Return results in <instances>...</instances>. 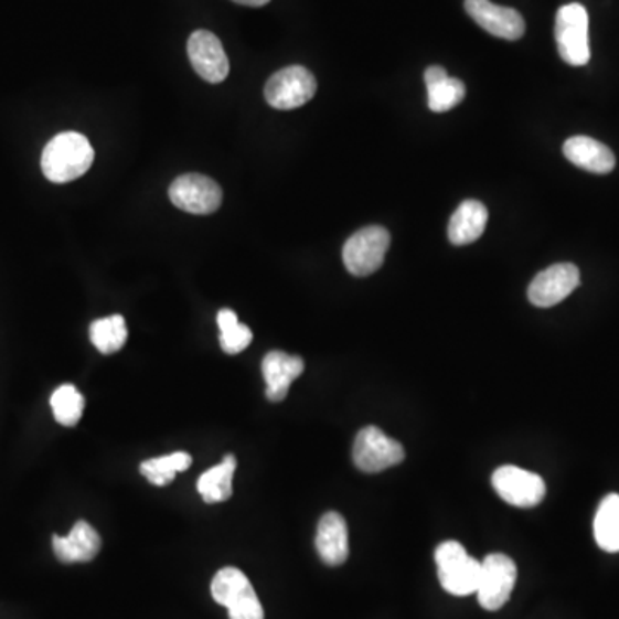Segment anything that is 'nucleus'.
<instances>
[{
    "instance_id": "f257e3e1",
    "label": "nucleus",
    "mask_w": 619,
    "mask_h": 619,
    "mask_svg": "<svg viewBox=\"0 0 619 619\" xmlns=\"http://www.w3.org/2000/svg\"><path fill=\"white\" fill-rule=\"evenodd\" d=\"M95 152L82 132H58L42 153V171L52 183L78 180L94 164Z\"/></svg>"
},
{
    "instance_id": "f03ea898",
    "label": "nucleus",
    "mask_w": 619,
    "mask_h": 619,
    "mask_svg": "<svg viewBox=\"0 0 619 619\" xmlns=\"http://www.w3.org/2000/svg\"><path fill=\"white\" fill-rule=\"evenodd\" d=\"M437 577L446 593L456 597L477 594L482 563L467 553L460 542H442L436 549Z\"/></svg>"
},
{
    "instance_id": "7ed1b4c3",
    "label": "nucleus",
    "mask_w": 619,
    "mask_h": 619,
    "mask_svg": "<svg viewBox=\"0 0 619 619\" xmlns=\"http://www.w3.org/2000/svg\"><path fill=\"white\" fill-rule=\"evenodd\" d=\"M215 602L227 608L230 619H264V608L255 593L254 585L242 569H218L211 585Z\"/></svg>"
},
{
    "instance_id": "20e7f679",
    "label": "nucleus",
    "mask_w": 619,
    "mask_h": 619,
    "mask_svg": "<svg viewBox=\"0 0 619 619\" xmlns=\"http://www.w3.org/2000/svg\"><path fill=\"white\" fill-rule=\"evenodd\" d=\"M557 52L569 66L580 67L590 61L588 45V12L577 2L563 6L556 14Z\"/></svg>"
},
{
    "instance_id": "39448f33",
    "label": "nucleus",
    "mask_w": 619,
    "mask_h": 619,
    "mask_svg": "<svg viewBox=\"0 0 619 619\" xmlns=\"http://www.w3.org/2000/svg\"><path fill=\"white\" fill-rule=\"evenodd\" d=\"M391 245L389 231L369 226L356 231L343 248V262L348 273L356 277L371 276L384 264Z\"/></svg>"
},
{
    "instance_id": "423d86ee",
    "label": "nucleus",
    "mask_w": 619,
    "mask_h": 619,
    "mask_svg": "<svg viewBox=\"0 0 619 619\" xmlns=\"http://www.w3.org/2000/svg\"><path fill=\"white\" fill-rule=\"evenodd\" d=\"M316 92V76L307 67L288 66L270 76L264 95L274 109L292 110L312 100Z\"/></svg>"
},
{
    "instance_id": "0eeeda50",
    "label": "nucleus",
    "mask_w": 619,
    "mask_h": 619,
    "mask_svg": "<svg viewBox=\"0 0 619 619\" xmlns=\"http://www.w3.org/2000/svg\"><path fill=\"white\" fill-rule=\"evenodd\" d=\"M405 448L375 425L360 430L353 445V461L365 473H381L405 460Z\"/></svg>"
},
{
    "instance_id": "6e6552de",
    "label": "nucleus",
    "mask_w": 619,
    "mask_h": 619,
    "mask_svg": "<svg viewBox=\"0 0 619 619\" xmlns=\"http://www.w3.org/2000/svg\"><path fill=\"white\" fill-rule=\"evenodd\" d=\"M519 578V569L506 554H489L482 562L477 597L480 606L488 611H499L510 600L514 584Z\"/></svg>"
},
{
    "instance_id": "1a4fd4ad",
    "label": "nucleus",
    "mask_w": 619,
    "mask_h": 619,
    "mask_svg": "<svg viewBox=\"0 0 619 619\" xmlns=\"http://www.w3.org/2000/svg\"><path fill=\"white\" fill-rule=\"evenodd\" d=\"M492 488L511 506L534 508L545 498V482L537 473L504 465L492 473Z\"/></svg>"
},
{
    "instance_id": "9d476101",
    "label": "nucleus",
    "mask_w": 619,
    "mask_h": 619,
    "mask_svg": "<svg viewBox=\"0 0 619 619\" xmlns=\"http://www.w3.org/2000/svg\"><path fill=\"white\" fill-rule=\"evenodd\" d=\"M169 199L181 211L206 215L223 203V190L209 175L183 174L169 188Z\"/></svg>"
},
{
    "instance_id": "9b49d317",
    "label": "nucleus",
    "mask_w": 619,
    "mask_h": 619,
    "mask_svg": "<svg viewBox=\"0 0 619 619\" xmlns=\"http://www.w3.org/2000/svg\"><path fill=\"white\" fill-rule=\"evenodd\" d=\"M578 286H580V270L577 265H551L530 282L529 300L535 307L551 308L562 303Z\"/></svg>"
},
{
    "instance_id": "f8f14e48",
    "label": "nucleus",
    "mask_w": 619,
    "mask_h": 619,
    "mask_svg": "<svg viewBox=\"0 0 619 619\" xmlns=\"http://www.w3.org/2000/svg\"><path fill=\"white\" fill-rule=\"evenodd\" d=\"M465 11L480 28L503 40L522 39L525 20L516 9L503 8L491 0H465Z\"/></svg>"
},
{
    "instance_id": "ddd939ff",
    "label": "nucleus",
    "mask_w": 619,
    "mask_h": 619,
    "mask_svg": "<svg viewBox=\"0 0 619 619\" xmlns=\"http://www.w3.org/2000/svg\"><path fill=\"white\" fill-rule=\"evenodd\" d=\"M191 66L209 83H223L230 75V58L214 33L199 30L188 40Z\"/></svg>"
},
{
    "instance_id": "4468645a",
    "label": "nucleus",
    "mask_w": 619,
    "mask_h": 619,
    "mask_svg": "<svg viewBox=\"0 0 619 619\" xmlns=\"http://www.w3.org/2000/svg\"><path fill=\"white\" fill-rule=\"evenodd\" d=\"M305 371V362L300 356L288 355L285 351H270L262 362L265 396L273 403H281L288 396L289 387Z\"/></svg>"
},
{
    "instance_id": "2eb2a0df",
    "label": "nucleus",
    "mask_w": 619,
    "mask_h": 619,
    "mask_svg": "<svg viewBox=\"0 0 619 619\" xmlns=\"http://www.w3.org/2000/svg\"><path fill=\"white\" fill-rule=\"evenodd\" d=\"M55 557L58 562L73 565V563H88L98 556L102 549V538L90 523L76 522L70 535L52 537Z\"/></svg>"
},
{
    "instance_id": "dca6fc26",
    "label": "nucleus",
    "mask_w": 619,
    "mask_h": 619,
    "mask_svg": "<svg viewBox=\"0 0 619 619\" xmlns=\"http://www.w3.org/2000/svg\"><path fill=\"white\" fill-rule=\"evenodd\" d=\"M317 553L328 566H339L350 556V541H348V525L341 514L329 511L323 514L317 529Z\"/></svg>"
},
{
    "instance_id": "f3484780",
    "label": "nucleus",
    "mask_w": 619,
    "mask_h": 619,
    "mask_svg": "<svg viewBox=\"0 0 619 619\" xmlns=\"http://www.w3.org/2000/svg\"><path fill=\"white\" fill-rule=\"evenodd\" d=\"M563 152L572 164L594 174H609L616 166L611 149L590 137L569 138L563 145Z\"/></svg>"
},
{
    "instance_id": "a211bd4d",
    "label": "nucleus",
    "mask_w": 619,
    "mask_h": 619,
    "mask_svg": "<svg viewBox=\"0 0 619 619\" xmlns=\"http://www.w3.org/2000/svg\"><path fill=\"white\" fill-rule=\"evenodd\" d=\"M489 212L483 203L467 200L458 206L449 221V242L456 246L470 245L482 236L488 226Z\"/></svg>"
},
{
    "instance_id": "6ab92c4d",
    "label": "nucleus",
    "mask_w": 619,
    "mask_h": 619,
    "mask_svg": "<svg viewBox=\"0 0 619 619\" xmlns=\"http://www.w3.org/2000/svg\"><path fill=\"white\" fill-rule=\"evenodd\" d=\"M424 78L427 94H429V107L433 113H448V110L455 109L467 95L463 82L451 78L445 67H427Z\"/></svg>"
},
{
    "instance_id": "aec40b11",
    "label": "nucleus",
    "mask_w": 619,
    "mask_h": 619,
    "mask_svg": "<svg viewBox=\"0 0 619 619\" xmlns=\"http://www.w3.org/2000/svg\"><path fill=\"white\" fill-rule=\"evenodd\" d=\"M234 471H236V458L227 455L223 463L215 465L200 477L196 489L206 504L224 503L233 495Z\"/></svg>"
},
{
    "instance_id": "412c9836",
    "label": "nucleus",
    "mask_w": 619,
    "mask_h": 619,
    "mask_svg": "<svg viewBox=\"0 0 619 619\" xmlns=\"http://www.w3.org/2000/svg\"><path fill=\"white\" fill-rule=\"evenodd\" d=\"M594 537L606 553H619V495L609 494L600 501L594 519Z\"/></svg>"
},
{
    "instance_id": "4be33fe9",
    "label": "nucleus",
    "mask_w": 619,
    "mask_h": 619,
    "mask_svg": "<svg viewBox=\"0 0 619 619\" xmlns=\"http://www.w3.org/2000/svg\"><path fill=\"white\" fill-rule=\"evenodd\" d=\"M90 339L102 355H113L122 350L128 339V328L122 316L95 320L90 325Z\"/></svg>"
},
{
    "instance_id": "5701e85b",
    "label": "nucleus",
    "mask_w": 619,
    "mask_h": 619,
    "mask_svg": "<svg viewBox=\"0 0 619 619\" xmlns=\"http://www.w3.org/2000/svg\"><path fill=\"white\" fill-rule=\"evenodd\" d=\"M191 463H193V460L188 452L178 451L143 461L140 465V471L141 476L147 477L150 483H153L157 488H164L174 480L178 473L186 471Z\"/></svg>"
},
{
    "instance_id": "b1692460",
    "label": "nucleus",
    "mask_w": 619,
    "mask_h": 619,
    "mask_svg": "<svg viewBox=\"0 0 619 619\" xmlns=\"http://www.w3.org/2000/svg\"><path fill=\"white\" fill-rule=\"evenodd\" d=\"M217 325L221 329L218 343L227 355H238L249 346L252 339H254V332L249 331L248 325L239 322L236 312H233L230 308H223L217 313Z\"/></svg>"
},
{
    "instance_id": "393cba45",
    "label": "nucleus",
    "mask_w": 619,
    "mask_h": 619,
    "mask_svg": "<svg viewBox=\"0 0 619 619\" xmlns=\"http://www.w3.org/2000/svg\"><path fill=\"white\" fill-rule=\"evenodd\" d=\"M52 412L57 424L75 427L83 417L85 397L73 384H63L51 396Z\"/></svg>"
},
{
    "instance_id": "a878e982",
    "label": "nucleus",
    "mask_w": 619,
    "mask_h": 619,
    "mask_svg": "<svg viewBox=\"0 0 619 619\" xmlns=\"http://www.w3.org/2000/svg\"><path fill=\"white\" fill-rule=\"evenodd\" d=\"M236 4L249 6V8H260V6L269 4L270 0H233Z\"/></svg>"
}]
</instances>
